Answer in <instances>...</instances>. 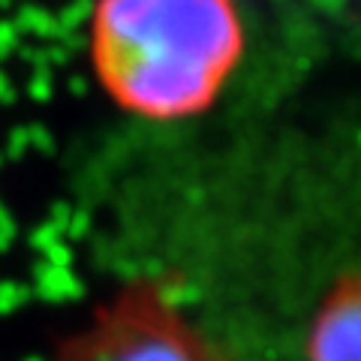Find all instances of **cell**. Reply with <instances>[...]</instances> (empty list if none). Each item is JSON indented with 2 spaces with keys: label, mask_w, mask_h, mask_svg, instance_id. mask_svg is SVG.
Returning a JSON list of instances; mask_svg holds the SVG:
<instances>
[{
  "label": "cell",
  "mask_w": 361,
  "mask_h": 361,
  "mask_svg": "<svg viewBox=\"0 0 361 361\" xmlns=\"http://www.w3.org/2000/svg\"><path fill=\"white\" fill-rule=\"evenodd\" d=\"M244 54L235 0H94L87 63L121 111L154 123L208 111Z\"/></svg>",
  "instance_id": "1"
},
{
  "label": "cell",
  "mask_w": 361,
  "mask_h": 361,
  "mask_svg": "<svg viewBox=\"0 0 361 361\" xmlns=\"http://www.w3.org/2000/svg\"><path fill=\"white\" fill-rule=\"evenodd\" d=\"M51 361H220L178 298L151 277L111 292Z\"/></svg>",
  "instance_id": "2"
},
{
  "label": "cell",
  "mask_w": 361,
  "mask_h": 361,
  "mask_svg": "<svg viewBox=\"0 0 361 361\" xmlns=\"http://www.w3.org/2000/svg\"><path fill=\"white\" fill-rule=\"evenodd\" d=\"M307 361H361V274L325 292L307 331Z\"/></svg>",
  "instance_id": "3"
}]
</instances>
